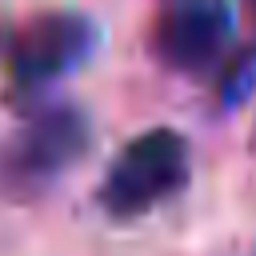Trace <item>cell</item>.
I'll return each mask as SVG.
<instances>
[{
    "instance_id": "cell-1",
    "label": "cell",
    "mask_w": 256,
    "mask_h": 256,
    "mask_svg": "<svg viewBox=\"0 0 256 256\" xmlns=\"http://www.w3.org/2000/svg\"><path fill=\"white\" fill-rule=\"evenodd\" d=\"M100 28L76 8H44L0 28V76L4 96L28 108L64 76H72L96 48Z\"/></svg>"
},
{
    "instance_id": "cell-2",
    "label": "cell",
    "mask_w": 256,
    "mask_h": 256,
    "mask_svg": "<svg viewBox=\"0 0 256 256\" xmlns=\"http://www.w3.org/2000/svg\"><path fill=\"white\" fill-rule=\"evenodd\" d=\"M188 176H192L188 140L176 128L156 124L116 148L96 184V204L112 220H140L152 208L180 196Z\"/></svg>"
},
{
    "instance_id": "cell-3",
    "label": "cell",
    "mask_w": 256,
    "mask_h": 256,
    "mask_svg": "<svg viewBox=\"0 0 256 256\" xmlns=\"http://www.w3.org/2000/svg\"><path fill=\"white\" fill-rule=\"evenodd\" d=\"M92 144V124L76 104H36L0 144V192L12 200L44 196L72 172Z\"/></svg>"
},
{
    "instance_id": "cell-4",
    "label": "cell",
    "mask_w": 256,
    "mask_h": 256,
    "mask_svg": "<svg viewBox=\"0 0 256 256\" xmlns=\"http://www.w3.org/2000/svg\"><path fill=\"white\" fill-rule=\"evenodd\" d=\"M228 28H232L228 0H220V4H164L152 24V52L172 72L204 76L224 64Z\"/></svg>"
},
{
    "instance_id": "cell-5",
    "label": "cell",
    "mask_w": 256,
    "mask_h": 256,
    "mask_svg": "<svg viewBox=\"0 0 256 256\" xmlns=\"http://www.w3.org/2000/svg\"><path fill=\"white\" fill-rule=\"evenodd\" d=\"M244 4V16H248V24H252V32H256V0H240Z\"/></svg>"
},
{
    "instance_id": "cell-6",
    "label": "cell",
    "mask_w": 256,
    "mask_h": 256,
    "mask_svg": "<svg viewBox=\"0 0 256 256\" xmlns=\"http://www.w3.org/2000/svg\"><path fill=\"white\" fill-rule=\"evenodd\" d=\"M164 4H220V0H164Z\"/></svg>"
},
{
    "instance_id": "cell-7",
    "label": "cell",
    "mask_w": 256,
    "mask_h": 256,
    "mask_svg": "<svg viewBox=\"0 0 256 256\" xmlns=\"http://www.w3.org/2000/svg\"><path fill=\"white\" fill-rule=\"evenodd\" d=\"M252 256H256V252H252Z\"/></svg>"
}]
</instances>
